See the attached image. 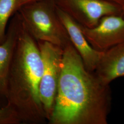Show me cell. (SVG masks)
<instances>
[{
  "mask_svg": "<svg viewBox=\"0 0 124 124\" xmlns=\"http://www.w3.org/2000/svg\"><path fill=\"white\" fill-rule=\"evenodd\" d=\"M110 85L88 70L74 46L64 48L62 71L50 124H108Z\"/></svg>",
  "mask_w": 124,
  "mask_h": 124,
  "instance_id": "obj_1",
  "label": "cell"
},
{
  "mask_svg": "<svg viewBox=\"0 0 124 124\" xmlns=\"http://www.w3.org/2000/svg\"><path fill=\"white\" fill-rule=\"evenodd\" d=\"M43 64L37 41L20 22L9 70L7 105L21 124L44 123L47 119L40 101Z\"/></svg>",
  "mask_w": 124,
  "mask_h": 124,
  "instance_id": "obj_2",
  "label": "cell"
},
{
  "mask_svg": "<svg viewBox=\"0 0 124 124\" xmlns=\"http://www.w3.org/2000/svg\"><path fill=\"white\" fill-rule=\"evenodd\" d=\"M27 31L36 41H46L64 48L71 42L56 13L53 0H40L18 10Z\"/></svg>",
  "mask_w": 124,
  "mask_h": 124,
  "instance_id": "obj_3",
  "label": "cell"
},
{
  "mask_svg": "<svg viewBox=\"0 0 124 124\" xmlns=\"http://www.w3.org/2000/svg\"><path fill=\"white\" fill-rule=\"evenodd\" d=\"M37 43L43 64L39 87L40 99L48 122L55 103L64 49L46 41H37Z\"/></svg>",
  "mask_w": 124,
  "mask_h": 124,
  "instance_id": "obj_4",
  "label": "cell"
},
{
  "mask_svg": "<svg viewBox=\"0 0 124 124\" xmlns=\"http://www.w3.org/2000/svg\"><path fill=\"white\" fill-rule=\"evenodd\" d=\"M53 0L58 8L80 25L88 28L96 26L103 17L123 15V10L120 6L101 0Z\"/></svg>",
  "mask_w": 124,
  "mask_h": 124,
  "instance_id": "obj_5",
  "label": "cell"
},
{
  "mask_svg": "<svg viewBox=\"0 0 124 124\" xmlns=\"http://www.w3.org/2000/svg\"><path fill=\"white\" fill-rule=\"evenodd\" d=\"M80 26L89 44L98 52H105L124 42L123 15H110L103 17L96 26L92 28L80 25Z\"/></svg>",
  "mask_w": 124,
  "mask_h": 124,
  "instance_id": "obj_6",
  "label": "cell"
},
{
  "mask_svg": "<svg viewBox=\"0 0 124 124\" xmlns=\"http://www.w3.org/2000/svg\"><path fill=\"white\" fill-rule=\"evenodd\" d=\"M58 16L66 30L72 44L80 55L86 69L94 72L102 52L93 48L81 31L80 25L69 15L56 6Z\"/></svg>",
  "mask_w": 124,
  "mask_h": 124,
  "instance_id": "obj_7",
  "label": "cell"
},
{
  "mask_svg": "<svg viewBox=\"0 0 124 124\" xmlns=\"http://www.w3.org/2000/svg\"><path fill=\"white\" fill-rule=\"evenodd\" d=\"M94 72L99 80L106 85L124 77V42L102 52Z\"/></svg>",
  "mask_w": 124,
  "mask_h": 124,
  "instance_id": "obj_8",
  "label": "cell"
},
{
  "mask_svg": "<svg viewBox=\"0 0 124 124\" xmlns=\"http://www.w3.org/2000/svg\"><path fill=\"white\" fill-rule=\"evenodd\" d=\"M20 22L19 18L12 25L4 41L0 44V97L6 98L7 96L9 70Z\"/></svg>",
  "mask_w": 124,
  "mask_h": 124,
  "instance_id": "obj_9",
  "label": "cell"
},
{
  "mask_svg": "<svg viewBox=\"0 0 124 124\" xmlns=\"http://www.w3.org/2000/svg\"><path fill=\"white\" fill-rule=\"evenodd\" d=\"M17 0H0V44L5 40L6 28L9 18L14 11Z\"/></svg>",
  "mask_w": 124,
  "mask_h": 124,
  "instance_id": "obj_10",
  "label": "cell"
},
{
  "mask_svg": "<svg viewBox=\"0 0 124 124\" xmlns=\"http://www.w3.org/2000/svg\"><path fill=\"white\" fill-rule=\"evenodd\" d=\"M18 115L11 107L6 105L0 108V124H19Z\"/></svg>",
  "mask_w": 124,
  "mask_h": 124,
  "instance_id": "obj_11",
  "label": "cell"
},
{
  "mask_svg": "<svg viewBox=\"0 0 124 124\" xmlns=\"http://www.w3.org/2000/svg\"><path fill=\"white\" fill-rule=\"evenodd\" d=\"M40 0H17L16 7H15V11L18 10L21 7L25 5L33 2L36 1Z\"/></svg>",
  "mask_w": 124,
  "mask_h": 124,
  "instance_id": "obj_12",
  "label": "cell"
},
{
  "mask_svg": "<svg viewBox=\"0 0 124 124\" xmlns=\"http://www.w3.org/2000/svg\"><path fill=\"white\" fill-rule=\"evenodd\" d=\"M101 0L105 1L110 2V3L117 5L120 6L122 8V10L124 8V0Z\"/></svg>",
  "mask_w": 124,
  "mask_h": 124,
  "instance_id": "obj_13",
  "label": "cell"
},
{
  "mask_svg": "<svg viewBox=\"0 0 124 124\" xmlns=\"http://www.w3.org/2000/svg\"><path fill=\"white\" fill-rule=\"evenodd\" d=\"M123 16L124 17V8H123Z\"/></svg>",
  "mask_w": 124,
  "mask_h": 124,
  "instance_id": "obj_14",
  "label": "cell"
}]
</instances>
